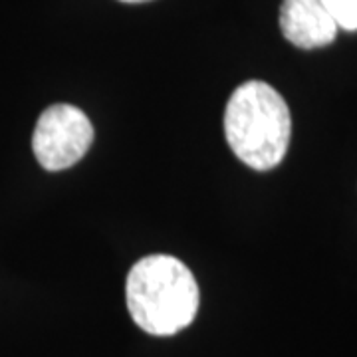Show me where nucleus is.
Segmentation results:
<instances>
[{
    "instance_id": "nucleus-1",
    "label": "nucleus",
    "mask_w": 357,
    "mask_h": 357,
    "mask_svg": "<svg viewBox=\"0 0 357 357\" xmlns=\"http://www.w3.org/2000/svg\"><path fill=\"white\" fill-rule=\"evenodd\" d=\"M128 310L133 321L151 335H175L199 310V284L178 258L151 255L129 270Z\"/></svg>"
},
{
    "instance_id": "nucleus-2",
    "label": "nucleus",
    "mask_w": 357,
    "mask_h": 357,
    "mask_svg": "<svg viewBox=\"0 0 357 357\" xmlns=\"http://www.w3.org/2000/svg\"><path fill=\"white\" fill-rule=\"evenodd\" d=\"M227 143L256 171L278 167L292 137V115L280 93L264 82H246L232 91L225 109Z\"/></svg>"
},
{
    "instance_id": "nucleus-3",
    "label": "nucleus",
    "mask_w": 357,
    "mask_h": 357,
    "mask_svg": "<svg viewBox=\"0 0 357 357\" xmlns=\"http://www.w3.org/2000/svg\"><path fill=\"white\" fill-rule=\"evenodd\" d=\"M93 126L76 105L54 103L44 109L32 135V151L46 171H64L88 153Z\"/></svg>"
},
{
    "instance_id": "nucleus-4",
    "label": "nucleus",
    "mask_w": 357,
    "mask_h": 357,
    "mask_svg": "<svg viewBox=\"0 0 357 357\" xmlns=\"http://www.w3.org/2000/svg\"><path fill=\"white\" fill-rule=\"evenodd\" d=\"M280 30L296 48L314 50L332 44L337 26L319 0H282Z\"/></svg>"
},
{
    "instance_id": "nucleus-5",
    "label": "nucleus",
    "mask_w": 357,
    "mask_h": 357,
    "mask_svg": "<svg viewBox=\"0 0 357 357\" xmlns=\"http://www.w3.org/2000/svg\"><path fill=\"white\" fill-rule=\"evenodd\" d=\"M332 16L337 28L356 32L357 30V0H319Z\"/></svg>"
},
{
    "instance_id": "nucleus-6",
    "label": "nucleus",
    "mask_w": 357,
    "mask_h": 357,
    "mask_svg": "<svg viewBox=\"0 0 357 357\" xmlns=\"http://www.w3.org/2000/svg\"><path fill=\"white\" fill-rule=\"evenodd\" d=\"M121 2H129V4H139V2H149V0H121Z\"/></svg>"
}]
</instances>
